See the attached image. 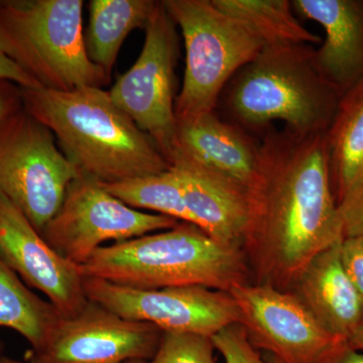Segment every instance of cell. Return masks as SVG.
I'll use <instances>...</instances> for the list:
<instances>
[{"mask_svg":"<svg viewBox=\"0 0 363 363\" xmlns=\"http://www.w3.org/2000/svg\"><path fill=\"white\" fill-rule=\"evenodd\" d=\"M247 238L266 248L272 267L298 279L320 252L343 240V220L332 189L326 133H267L248 189Z\"/></svg>","mask_w":363,"mask_h":363,"instance_id":"obj_1","label":"cell"},{"mask_svg":"<svg viewBox=\"0 0 363 363\" xmlns=\"http://www.w3.org/2000/svg\"><path fill=\"white\" fill-rule=\"evenodd\" d=\"M23 106L54 133L79 174L102 184L155 175L171 164L102 88H21Z\"/></svg>","mask_w":363,"mask_h":363,"instance_id":"obj_2","label":"cell"},{"mask_svg":"<svg viewBox=\"0 0 363 363\" xmlns=\"http://www.w3.org/2000/svg\"><path fill=\"white\" fill-rule=\"evenodd\" d=\"M79 267L84 278L142 290L202 286L229 292L243 274L240 247L222 245L188 222L100 247Z\"/></svg>","mask_w":363,"mask_h":363,"instance_id":"obj_3","label":"cell"},{"mask_svg":"<svg viewBox=\"0 0 363 363\" xmlns=\"http://www.w3.org/2000/svg\"><path fill=\"white\" fill-rule=\"evenodd\" d=\"M341 96L318 70L311 45H264L238 72L229 108L247 128L284 121L298 133H327Z\"/></svg>","mask_w":363,"mask_h":363,"instance_id":"obj_4","label":"cell"},{"mask_svg":"<svg viewBox=\"0 0 363 363\" xmlns=\"http://www.w3.org/2000/svg\"><path fill=\"white\" fill-rule=\"evenodd\" d=\"M83 0H0V49L44 89L102 88L111 77L88 58Z\"/></svg>","mask_w":363,"mask_h":363,"instance_id":"obj_5","label":"cell"},{"mask_svg":"<svg viewBox=\"0 0 363 363\" xmlns=\"http://www.w3.org/2000/svg\"><path fill=\"white\" fill-rule=\"evenodd\" d=\"M186 47L183 85L176 97L177 121L213 112L224 86L252 61L264 43L212 0H164Z\"/></svg>","mask_w":363,"mask_h":363,"instance_id":"obj_6","label":"cell"},{"mask_svg":"<svg viewBox=\"0 0 363 363\" xmlns=\"http://www.w3.org/2000/svg\"><path fill=\"white\" fill-rule=\"evenodd\" d=\"M78 175L54 133L23 106L0 123V194L40 234Z\"/></svg>","mask_w":363,"mask_h":363,"instance_id":"obj_7","label":"cell"},{"mask_svg":"<svg viewBox=\"0 0 363 363\" xmlns=\"http://www.w3.org/2000/svg\"><path fill=\"white\" fill-rule=\"evenodd\" d=\"M177 26L164 2L145 28L142 52L108 91L114 104L150 136L171 164L178 152L175 68L180 55Z\"/></svg>","mask_w":363,"mask_h":363,"instance_id":"obj_8","label":"cell"},{"mask_svg":"<svg viewBox=\"0 0 363 363\" xmlns=\"http://www.w3.org/2000/svg\"><path fill=\"white\" fill-rule=\"evenodd\" d=\"M178 223L172 217L133 209L111 195L100 182L79 174L42 235L59 255L81 267L106 241L121 242L168 230Z\"/></svg>","mask_w":363,"mask_h":363,"instance_id":"obj_9","label":"cell"},{"mask_svg":"<svg viewBox=\"0 0 363 363\" xmlns=\"http://www.w3.org/2000/svg\"><path fill=\"white\" fill-rule=\"evenodd\" d=\"M257 350L281 363H332L350 344L320 324L300 298L271 286L235 284L229 291Z\"/></svg>","mask_w":363,"mask_h":363,"instance_id":"obj_10","label":"cell"},{"mask_svg":"<svg viewBox=\"0 0 363 363\" xmlns=\"http://www.w3.org/2000/svg\"><path fill=\"white\" fill-rule=\"evenodd\" d=\"M91 302L133 321L155 325L162 332H189L212 337L240 323V308L229 292L202 286L142 290L96 278H84Z\"/></svg>","mask_w":363,"mask_h":363,"instance_id":"obj_11","label":"cell"},{"mask_svg":"<svg viewBox=\"0 0 363 363\" xmlns=\"http://www.w3.org/2000/svg\"><path fill=\"white\" fill-rule=\"evenodd\" d=\"M162 331L155 325L118 316L94 302L73 317H60L44 344L26 352V363L147 362Z\"/></svg>","mask_w":363,"mask_h":363,"instance_id":"obj_12","label":"cell"},{"mask_svg":"<svg viewBox=\"0 0 363 363\" xmlns=\"http://www.w3.org/2000/svg\"><path fill=\"white\" fill-rule=\"evenodd\" d=\"M0 257L26 286L44 294L60 316H75L89 302L80 267L50 247L28 217L2 194Z\"/></svg>","mask_w":363,"mask_h":363,"instance_id":"obj_13","label":"cell"},{"mask_svg":"<svg viewBox=\"0 0 363 363\" xmlns=\"http://www.w3.org/2000/svg\"><path fill=\"white\" fill-rule=\"evenodd\" d=\"M192 223L222 245L240 247L252 220L248 189L177 152L171 162Z\"/></svg>","mask_w":363,"mask_h":363,"instance_id":"obj_14","label":"cell"},{"mask_svg":"<svg viewBox=\"0 0 363 363\" xmlns=\"http://www.w3.org/2000/svg\"><path fill=\"white\" fill-rule=\"evenodd\" d=\"M294 11L324 28L315 62L341 97L363 81V0H294Z\"/></svg>","mask_w":363,"mask_h":363,"instance_id":"obj_15","label":"cell"},{"mask_svg":"<svg viewBox=\"0 0 363 363\" xmlns=\"http://www.w3.org/2000/svg\"><path fill=\"white\" fill-rule=\"evenodd\" d=\"M341 242L316 255L297 279L298 298L320 324L348 340L363 322V304L344 269Z\"/></svg>","mask_w":363,"mask_h":363,"instance_id":"obj_16","label":"cell"},{"mask_svg":"<svg viewBox=\"0 0 363 363\" xmlns=\"http://www.w3.org/2000/svg\"><path fill=\"white\" fill-rule=\"evenodd\" d=\"M178 152L250 189L259 166V145L214 111L177 121Z\"/></svg>","mask_w":363,"mask_h":363,"instance_id":"obj_17","label":"cell"},{"mask_svg":"<svg viewBox=\"0 0 363 363\" xmlns=\"http://www.w3.org/2000/svg\"><path fill=\"white\" fill-rule=\"evenodd\" d=\"M326 138L332 189L340 209L363 192V81L341 97Z\"/></svg>","mask_w":363,"mask_h":363,"instance_id":"obj_18","label":"cell"},{"mask_svg":"<svg viewBox=\"0 0 363 363\" xmlns=\"http://www.w3.org/2000/svg\"><path fill=\"white\" fill-rule=\"evenodd\" d=\"M159 1L91 0L84 33L88 58L111 78L124 40L136 28H147Z\"/></svg>","mask_w":363,"mask_h":363,"instance_id":"obj_19","label":"cell"},{"mask_svg":"<svg viewBox=\"0 0 363 363\" xmlns=\"http://www.w3.org/2000/svg\"><path fill=\"white\" fill-rule=\"evenodd\" d=\"M60 317L54 306L33 293L0 257V327L18 332L35 350Z\"/></svg>","mask_w":363,"mask_h":363,"instance_id":"obj_20","label":"cell"},{"mask_svg":"<svg viewBox=\"0 0 363 363\" xmlns=\"http://www.w3.org/2000/svg\"><path fill=\"white\" fill-rule=\"evenodd\" d=\"M221 11L240 21L264 45H313L320 37L301 25L289 0H212Z\"/></svg>","mask_w":363,"mask_h":363,"instance_id":"obj_21","label":"cell"},{"mask_svg":"<svg viewBox=\"0 0 363 363\" xmlns=\"http://www.w3.org/2000/svg\"><path fill=\"white\" fill-rule=\"evenodd\" d=\"M102 184V183H101ZM111 195L133 209H147L192 223L175 172L138 177L112 184H102ZM193 224V223H192Z\"/></svg>","mask_w":363,"mask_h":363,"instance_id":"obj_22","label":"cell"},{"mask_svg":"<svg viewBox=\"0 0 363 363\" xmlns=\"http://www.w3.org/2000/svg\"><path fill=\"white\" fill-rule=\"evenodd\" d=\"M211 337L189 332H162L154 357L145 363H218Z\"/></svg>","mask_w":363,"mask_h":363,"instance_id":"obj_23","label":"cell"},{"mask_svg":"<svg viewBox=\"0 0 363 363\" xmlns=\"http://www.w3.org/2000/svg\"><path fill=\"white\" fill-rule=\"evenodd\" d=\"M225 363H267L250 342L240 323L229 325L211 337Z\"/></svg>","mask_w":363,"mask_h":363,"instance_id":"obj_24","label":"cell"},{"mask_svg":"<svg viewBox=\"0 0 363 363\" xmlns=\"http://www.w3.org/2000/svg\"><path fill=\"white\" fill-rule=\"evenodd\" d=\"M341 260L363 304V238H343L341 242Z\"/></svg>","mask_w":363,"mask_h":363,"instance_id":"obj_25","label":"cell"},{"mask_svg":"<svg viewBox=\"0 0 363 363\" xmlns=\"http://www.w3.org/2000/svg\"><path fill=\"white\" fill-rule=\"evenodd\" d=\"M339 211L342 216L344 238H363V192Z\"/></svg>","mask_w":363,"mask_h":363,"instance_id":"obj_26","label":"cell"},{"mask_svg":"<svg viewBox=\"0 0 363 363\" xmlns=\"http://www.w3.org/2000/svg\"><path fill=\"white\" fill-rule=\"evenodd\" d=\"M21 107L23 99L20 86L0 79V123Z\"/></svg>","mask_w":363,"mask_h":363,"instance_id":"obj_27","label":"cell"},{"mask_svg":"<svg viewBox=\"0 0 363 363\" xmlns=\"http://www.w3.org/2000/svg\"><path fill=\"white\" fill-rule=\"evenodd\" d=\"M0 79L11 81L21 88H42L37 81L21 70L0 49Z\"/></svg>","mask_w":363,"mask_h":363,"instance_id":"obj_28","label":"cell"},{"mask_svg":"<svg viewBox=\"0 0 363 363\" xmlns=\"http://www.w3.org/2000/svg\"><path fill=\"white\" fill-rule=\"evenodd\" d=\"M332 363H363V352L354 350L348 344Z\"/></svg>","mask_w":363,"mask_h":363,"instance_id":"obj_29","label":"cell"},{"mask_svg":"<svg viewBox=\"0 0 363 363\" xmlns=\"http://www.w3.org/2000/svg\"><path fill=\"white\" fill-rule=\"evenodd\" d=\"M348 342H350L351 347L363 352V322L358 327L357 331L348 339Z\"/></svg>","mask_w":363,"mask_h":363,"instance_id":"obj_30","label":"cell"},{"mask_svg":"<svg viewBox=\"0 0 363 363\" xmlns=\"http://www.w3.org/2000/svg\"><path fill=\"white\" fill-rule=\"evenodd\" d=\"M0 363H26V362H21V360H18V359H14V358L6 357V355H2V357H0Z\"/></svg>","mask_w":363,"mask_h":363,"instance_id":"obj_31","label":"cell"},{"mask_svg":"<svg viewBox=\"0 0 363 363\" xmlns=\"http://www.w3.org/2000/svg\"><path fill=\"white\" fill-rule=\"evenodd\" d=\"M4 350H6V344L0 341V357L4 355Z\"/></svg>","mask_w":363,"mask_h":363,"instance_id":"obj_32","label":"cell"},{"mask_svg":"<svg viewBox=\"0 0 363 363\" xmlns=\"http://www.w3.org/2000/svg\"><path fill=\"white\" fill-rule=\"evenodd\" d=\"M269 363H281L279 362V359H277V358H274V357H271V360H269Z\"/></svg>","mask_w":363,"mask_h":363,"instance_id":"obj_33","label":"cell"},{"mask_svg":"<svg viewBox=\"0 0 363 363\" xmlns=\"http://www.w3.org/2000/svg\"><path fill=\"white\" fill-rule=\"evenodd\" d=\"M145 362H143V360H130V362H128L125 363H145Z\"/></svg>","mask_w":363,"mask_h":363,"instance_id":"obj_34","label":"cell"}]
</instances>
